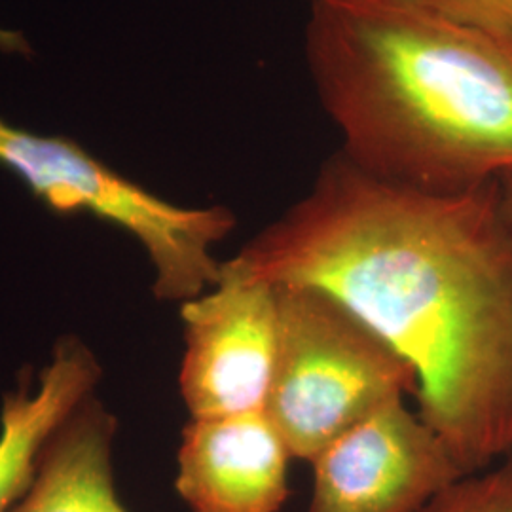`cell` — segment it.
Listing matches in <instances>:
<instances>
[{
  "label": "cell",
  "mask_w": 512,
  "mask_h": 512,
  "mask_svg": "<svg viewBox=\"0 0 512 512\" xmlns=\"http://www.w3.org/2000/svg\"><path fill=\"white\" fill-rule=\"evenodd\" d=\"M230 260L319 287L380 332L416 368L420 418L463 475L512 456V224L497 181L427 192L342 152Z\"/></svg>",
  "instance_id": "1"
},
{
  "label": "cell",
  "mask_w": 512,
  "mask_h": 512,
  "mask_svg": "<svg viewBox=\"0 0 512 512\" xmlns=\"http://www.w3.org/2000/svg\"><path fill=\"white\" fill-rule=\"evenodd\" d=\"M306 57L353 164L427 192L512 171V50L423 0H313Z\"/></svg>",
  "instance_id": "2"
},
{
  "label": "cell",
  "mask_w": 512,
  "mask_h": 512,
  "mask_svg": "<svg viewBox=\"0 0 512 512\" xmlns=\"http://www.w3.org/2000/svg\"><path fill=\"white\" fill-rule=\"evenodd\" d=\"M279 346L266 412L294 459L311 463L385 406L418 399L416 368L336 296L275 285Z\"/></svg>",
  "instance_id": "3"
},
{
  "label": "cell",
  "mask_w": 512,
  "mask_h": 512,
  "mask_svg": "<svg viewBox=\"0 0 512 512\" xmlns=\"http://www.w3.org/2000/svg\"><path fill=\"white\" fill-rule=\"evenodd\" d=\"M0 167L55 215H92L137 239L154 268L152 293L192 300L219 279L213 247L238 220L224 205L183 207L148 192L65 135L19 128L0 116Z\"/></svg>",
  "instance_id": "4"
},
{
  "label": "cell",
  "mask_w": 512,
  "mask_h": 512,
  "mask_svg": "<svg viewBox=\"0 0 512 512\" xmlns=\"http://www.w3.org/2000/svg\"><path fill=\"white\" fill-rule=\"evenodd\" d=\"M179 387L190 418L266 410L279 346L274 283L220 262L219 279L181 304Z\"/></svg>",
  "instance_id": "5"
},
{
  "label": "cell",
  "mask_w": 512,
  "mask_h": 512,
  "mask_svg": "<svg viewBox=\"0 0 512 512\" xmlns=\"http://www.w3.org/2000/svg\"><path fill=\"white\" fill-rule=\"evenodd\" d=\"M311 467L308 512H421L465 476L439 435L404 401L330 442Z\"/></svg>",
  "instance_id": "6"
},
{
  "label": "cell",
  "mask_w": 512,
  "mask_h": 512,
  "mask_svg": "<svg viewBox=\"0 0 512 512\" xmlns=\"http://www.w3.org/2000/svg\"><path fill=\"white\" fill-rule=\"evenodd\" d=\"M293 454L266 410L190 418L175 492L190 512H281Z\"/></svg>",
  "instance_id": "7"
},
{
  "label": "cell",
  "mask_w": 512,
  "mask_h": 512,
  "mask_svg": "<svg viewBox=\"0 0 512 512\" xmlns=\"http://www.w3.org/2000/svg\"><path fill=\"white\" fill-rule=\"evenodd\" d=\"M103 378V366L78 336H61L37 385L21 380L4 395L0 412V512H10L29 492L40 456L55 431Z\"/></svg>",
  "instance_id": "8"
},
{
  "label": "cell",
  "mask_w": 512,
  "mask_h": 512,
  "mask_svg": "<svg viewBox=\"0 0 512 512\" xmlns=\"http://www.w3.org/2000/svg\"><path fill=\"white\" fill-rule=\"evenodd\" d=\"M116 433L107 404L88 397L46 444L29 492L10 512H129L114 484Z\"/></svg>",
  "instance_id": "9"
},
{
  "label": "cell",
  "mask_w": 512,
  "mask_h": 512,
  "mask_svg": "<svg viewBox=\"0 0 512 512\" xmlns=\"http://www.w3.org/2000/svg\"><path fill=\"white\" fill-rule=\"evenodd\" d=\"M421 512H512V456L461 476Z\"/></svg>",
  "instance_id": "10"
},
{
  "label": "cell",
  "mask_w": 512,
  "mask_h": 512,
  "mask_svg": "<svg viewBox=\"0 0 512 512\" xmlns=\"http://www.w3.org/2000/svg\"><path fill=\"white\" fill-rule=\"evenodd\" d=\"M440 14L512 50V0H423Z\"/></svg>",
  "instance_id": "11"
},
{
  "label": "cell",
  "mask_w": 512,
  "mask_h": 512,
  "mask_svg": "<svg viewBox=\"0 0 512 512\" xmlns=\"http://www.w3.org/2000/svg\"><path fill=\"white\" fill-rule=\"evenodd\" d=\"M0 54L31 57L33 46L18 29H8L0 25Z\"/></svg>",
  "instance_id": "12"
},
{
  "label": "cell",
  "mask_w": 512,
  "mask_h": 512,
  "mask_svg": "<svg viewBox=\"0 0 512 512\" xmlns=\"http://www.w3.org/2000/svg\"><path fill=\"white\" fill-rule=\"evenodd\" d=\"M497 188H499V200H501V207L507 215V219L512 224V171L501 175L497 179Z\"/></svg>",
  "instance_id": "13"
}]
</instances>
